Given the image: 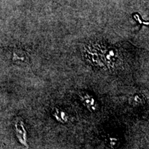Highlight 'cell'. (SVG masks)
Instances as JSON below:
<instances>
[{
	"mask_svg": "<svg viewBox=\"0 0 149 149\" xmlns=\"http://www.w3.org/2000/svg\"><path fill=\"white\" fill-rule=\"evenodd\" d=\"M81 101L85 105V107L91 111H95L97 109V102L96 100L88 93H84V94L81 95Z\"/></svg>",
	"mask_w": 149,
	"mask_h": 149,
	"instance_id": "6da1fadb",
	"label": "cell"
},
{
	"mask_svg": "<svg viewBox=\"0 0 149 149\" xmlns=\"http://www.w3.org/2000/svg\"><path fill=\"white\" fill-rule=\"evenodd\" d=\"M15 130L17 137L18 140L21 144L24 146H27L26 144V131L24 127V124L22 122H17L15 124Z\"/></svg>",
	"mask_w": 149,
	"mask_h": 149,
	"instance_id": "7a4b0ae2",
	"label": "cell"
}]
</instances>
